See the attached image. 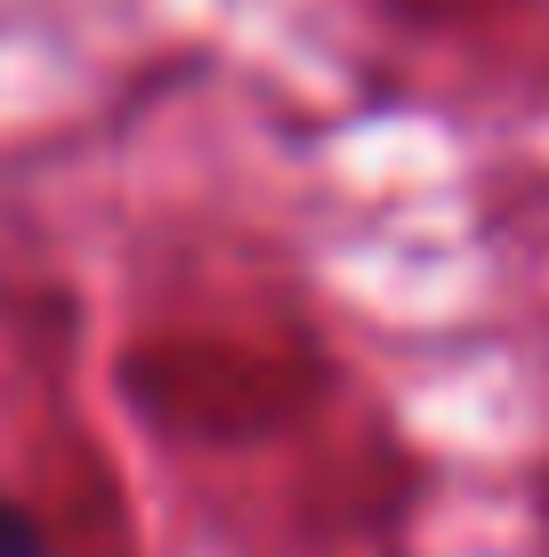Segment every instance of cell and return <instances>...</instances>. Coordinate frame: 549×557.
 Wrapping results in <instances>:
<instances>
[{"label":"cell","mask_w":549,"mask_h":557,"mask_svg":"<svg viewBox=\"0 0 549 557\" xmlns=\"http://www.w3.org/2000/svg\"><path fill=\"white\" fill-rule=\"evenodd\" d=\"M0 557H49V542H41V525H33L16 502H0Z\"/></svg>","instance_id":"1"}]
</instances>
